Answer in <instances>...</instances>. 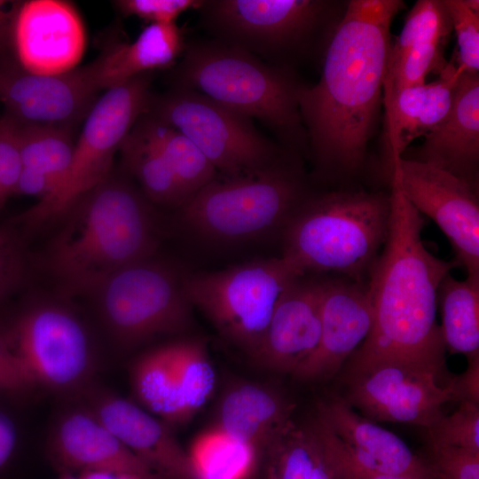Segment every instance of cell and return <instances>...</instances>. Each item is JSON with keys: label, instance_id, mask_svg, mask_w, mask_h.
I'll list each match as a JSON object with an SVG mask.
<instances>
[{"label": "cell", "instance_id": "obj_39", "mask_svg": "<svg viewBox=\"0 0 479 479\" xmlns=\"http://www.w3.org/2000/svg\"><path fill=\"white\" fill-rule=\"evenodd\" d=\"M18 128L8 118H0V209L14 194L21 171Z\"/></svg>", "mask_w": 479, "mask_h": 479}, {"label": "cell", "instance_id": "obj_12", "mask_svg": "<svg viewBox=\"0 0 479 479\" xmlns=\"http://www.w3.org/2000/svg\"><path fill=\"white\" fill-rule=\"evenodd\" d=\"M35 387L80 394L96 368L89 333L74 311L53 302L34 304L4 332Z\"/></svg>", "mask_w": 479, "mask_h": 479}, {"label": "cell", "instance_id": "obj_38", "mask_svg": "<svg viewBox=\"0 0 479 479\" xmlns=\"http://www.w3.org/2000/svg\"><path fill=\"white\" fill-rule=\"evenodd\" d=\"M26 257L20 240L9 226L0 224V303L22 283Z\"/></svg>", "mask_w": 479, "mask_h": 479}, {"label": "cell", "instance_id": "obj_7", "mask_svg": "<svg viewBox=\"0 0 479 479\" xmlns=\"http://www.w3.org/2000/svg\"><path fill=\"white\" fill-rule=\"evenodd\" d=\"M336 6L326 0H203L197 11L211 39L289 67L334 27Z\"/></svg>", "mask_w": 479, "mask_h": 479}, {"label": "cell", "instance_id": "obj_30", "mask_svg": "<svg viewBox=\"0 0 479 479\" xmlns=\"http://www.w3.org/2000/svg\"><path fill=\"white\" fill-rule=\"evenodd\" d=\"M139 120L168 161L186 201L216 177L214 166L185 135L157 122L146 113Z\"/></svg>", "mask_w": 479, "mask_h": 479}, {"label": "cell", "instance_id": "obj_34", "mask_svg": "<svg viewBox=\"0 0 479 479\" xmlns=\"http://www.w3.org/2000/svg\"><path fill=\"white\" fill-rule=\"evenodd\" d=\"M452 22L443 0H419L406 16L399 36L390 46L388 66L407 51L433 41H447Z\"/></svg>", "mask_w": 479, "mask_h": 479}, {"label": "cell", "instance_id": "obj_21", "mask_svg": "<svg viewBox=\"0 0 479 479\" xmlns=\"http://www.w3.org/2000/svg\"><path fill=\"white\" fill-rule=\"evenodd\" d=\"M48 446L51 459L61 472H154L123 446L82 404L68 407L57 416Z\"/></svg>", "mask_w": 479, "mask_h": 479}, {"label": "cell", "instance_id": "obj_40", "mask_svg": "<svg viewBox=\"0 0 479 479\" xmlns=\"http://www.w3.org/2000/svg\"><path fill=\"white\" fill-rule=\"evenodd\" d=\"M125 16H136L150 24L175 23L183 12L198 10L203 0H119L114 2Z\"/></svg>", "mask_w": 479, "mask_h": 479}, {"label": "cell", "instance_id": "obj_29", "mask_svg": "<svg viewBox=\"0 0 479 479\" xmlns=\"http://www.w3.org/2000/svg\"><path fill=\"white\" fill-rule=\"evenodd\" d=\"M442 337L445 349L467 357L479 354V284L448 274L441 282Z\"/></svg>", "mask_w": 479, "mask_h": 479}, {"label": "cell", "instance_id": "obj_10", "mask_svg": "<svg viewBox=\"0 0 479 479\" xmlns=\"http://www.w3.org/2000/svg\"><path fill=\"white\" fill-rule=\"evenodd\" d=\"M92 294L105 327L124 349L185 333L193 325L183 279L152 257L116 271Z\"/></svg>", "mask_w": 479, "mask_h": 479}, {"label": "cell", "instance_id": "obj_11", "mask_svg": "<svg viewBox=\"0 0 479 479\" xmlns=\"http://www.w3.org/2000/svg\"><path fill=\"white\" fill-rule=\"evenodd\" d=\"M150 84V73L140 75L98 98L75 143L62 186L46 204L33 205L14 217L15 224L32 228L59 219L81 196L112 174L114 153L147 111L152 98Z\"/></svg>", "mask_w": 479, "mask_h": 479}, {"label": "cell", "instance_id": "obj_6", "mask_svg": "<svg viewBox=\"0 0 479 479\" xmlns=\"http://www.w3.org/2000/svg\"><path fill=\"white\" fill-rule=\"evenodd\" d=\"M294 159L262 172L216 176L179 208L186 226L219 242H240L283 231L310 193Z\"/></svg>", "mask_w": 479, "mask_h": 479}, {"label": "cell", "instance_id": "obj_19", "mask_svg": "<svg viewBox=\"0 0 479 479\" xmlns=\"http://www.w3.org/2000/svg\"><path fill=\"white\" fill-rule=\"evenodd\" d=\"M323 279L305 274L287 286L254 361L270 371L294 375L309 359L320 337Z\"/></svg>", "mask_w": 479, "mask_h": 479}, {"label": "cell", "instance_id": "obj_33", "mask_svg": "<svg viewBox=\"0 0 479 479\" xmlns=\"http://www.w3.org/2000/svg\"><path fill=\"white\" fill-rule=\"evenodd\" d=\"M169 343L177 391L188 421L214 392L215 368L202 340L188 337Z\"/></svg>", "mask_w": 479, "mask_h": 479}, {"label": "cell", "instance_id": "obj_3", "mask_svg": "<svg viewBox=\"0 0 479 479\" xmlns=\"http://www.w3.org/2000/svg\"><path fill=\"white\" fill-rule=\"evenodd\" d=\"M151 203L113 174L81 196L61 216L49 247L54 277L67 291L93 294L116 271L153 257L158 232Z\"/></svg>", "mask_w": 479, "mask_h": 479}, {"label": "cell", "instance_id": "obj_43", "mask_svg": "<svg viewBox=\"0 0 479 479\" xmlns=\"http://www.w3.org/2000/svg\"><path fill=\"white\" fill-rule=\"evenodd\" d=\"M319 420L322 423L327 442L334 453L340 479H426L408 475L380 473L366 470L358 467L342 453L334 443L331 431L323 420L321 419Z\"/></svg>", "mask_w": 479, "mask_h": 479}, {"label": "cell", "instance_id": "obj_9", "mask_svg": "<svg viewBox=\"0 0 479 479\" xmlns=\"http://www.w3.org/2000/svg\"><path fill=\"white\" fill-rule=\"evenodd\" d=\"M148 115L188 137L224 177L256 174L293 159L274 144L252 120L197 91L173 87L151 98Z\"/></svg>", "mask_w": 479, "mask_h": 479}, {"label": "cell", "instance_id": "obj_46", "mask_svg": "<svg viewBox=\"0 0 479 479\" xmlns=\"http://www.w3.org/2000/svg\"><path fill=\"white\" fill-rule=\"evenodd\" d=\"M114 479H168L156 472L137 473V472H121L114 474Z\"/></svg>", "mask_w": 479, "mask_h": 479}, {"label": "cell", "instance_id": "obj_31", "mask_svg": "<svg viewBox=\"0 0 479 479\" xmlns=\"http://www.w3.org/2000/svg\"><path fill=\"white\" fill-rule=\"evenodd\" d=\"M16 126L21 169L42 173L56 185V191L48 201L35 204L44 205L57 194L67 177L75 147L71 130L50 126Z\"/></svg>", "mask_w": 479, "mask_h": 479}, {"label": "cell", "instance_id": "obj_24", "mask_svg": "<svg viewBox=\"0 0 479 479\" xmlns=\"http://www.w3.org/2000/svg\"><path fill=\"white\" fill-rule=\"evenodd\" d=\"M294 404L274 387L238 381L223 393L213 427L256 449L262 455L293 418Z\"/></svg>", "mask_w": 479, "mask_h": 479}, {"label": "cell", "instance_id": "obj_45", "mask_svg": "<svg viewBox=\"0 0 479 479\" xmlns=\"http://www.w3.org/2000/svg\"><path fill=\"white\" fill-rule=\"evenodd\" d=\"M15 4L16 2L0 0V59L11 48Z\"/></svg>", "mask_w": 479, "mask_h": 479}, {"label": "cell", "instance_id": "obj_42", "mask_svg": "<svg viewBox=\"0 0 479 479\" xmlns=\"http://www.w3.org/2000/svg\"><path fill=\"white\" fill-rule=\"evenodd\" d=\"M20 429L14 415L0 404V479H4L20 449Z\"/></svg>", "mask_w": 479, "mask_h": 479}, {"label": "cell", "instance_id": "obj_37", "mask_svg": "<svg viewBox=\"0 0 479 479\" xmlns=\"http://www.w3.org/2000/svg\"><path fill=\"white\" fill-rule=\"evenodd\" d=\"M430 448L436 479H479V452L433 443Z\"/></svg>", "mask_w": 479, "mask_h": 479}, {"label": "cell", "instance_id": "obj_36", "mask_svg": "<svg viewBox=\"0 0 479 479\" xmlns=\"http://www.w3.org/2000/svg\"><path fill=\"white\" fill-rule=\"evenodd\" d=\"M430 443L479 452V404L460 401L449 415H443L427 428Z\"/></svg>", "mask_w": 479, "mask_h": 479}, {"label": "cell", "instance_id": "obj_2", "mask_svg": "<svg viewBox=\"0 0 479 479\" xmlns=\"http://www.w3.org/2000/svg\"><path fill=\"white\" fill-rule=\"evenodd\" d=\"M390 221L386 242L366 282L373 309L371 330L344 365L342 376L385 363L442 370L445 346L436 320L443 279L460 266L433 255L421 238L422 216L390 177Z\"/></svg>", "mask_w": 479, "mask_h": 479}, {"label": "cell", "instance_id": "obj_26", "mask_svg": "<svg viewBox=\"0 0 479 479\" xmlns=\"http://www.w3.org/2000/svg\"><path fill=\"white\" fill-rule=\"evenodd\" d=\"M264 479H340L335 459L316 415L289 420L263 454Z\"/></svg>", "mask_w": 479, "mask_h": 479}, {"label": "cell", "instance_id": "obj_23", "mask_svg": "<svg viewBox=\"0 0 479 479\" xmlns=\"http://www.w3.org/2000/svg\"><path fill=\"white\" fill-rule=\"evenodd\" d=\"M461 75L457 65L450 61L436 80L384 96L390 176L393 158L400 157L414 139L425 137L447 116Z\"/></svg>", "mask_w": 479, "mask_h": 479}, {"label": "cell", "instance_id": "obj_16", "mask_svg": "<svg viewBox=\"0 0 479 479\" xmlns=\"http://www.w3.org/2000/svg\"><path fill=\"white\" fill-rule=\"evenodd\" d=\"M86 46L82 20L63 0L16 2L11 48L16 63L36 75H59L75 68Z\"/></svg>", "mask_w": 479, "mask_h": 479}, {"label": "cell", "instance_id": "obj_32", "mask_svg": "<svg viewBox=\"0 0 479 479\" xmlns=\"http://www.w3.org/2000/svg\"><path fill=\"white\" fill-rule=\"evenodd\" d=\"M187 452L197 479H241L262 458L254 447L215 427L199 435Z\"/></svg>", "mask_w": 479, "mask_h": 479}, {"label": "cell", "instance_id": "obj_1", "mask_svg": "<svg viewBox=\"0 0 479 479\" xmlns=\"http://www.w3.org/2000/svg\"><path fill=\"white\" fill-rule=\"evenodd\" d=\"M400 0H350L328 35L318 83L302 85L298 106L322 176L349 177L362 167L378 112Z\"/></svg>", "mask_w": 479, "mask_h": 479}, {"label": "cell", "instance_id": "obj_22", "mask_svg": "<svg viewBox=\"0 0 479 479\" xmlns=\"http://www.w3.org/2000/svg\"><path fill=\"white\" fill-rule=\"evenodd\" d=\"M424 137L412 157L406 159L432 164L478 187V74L460 75L449 114Z\"/></svg>", "mask_w": 479, "mask_h": 479}, {"label": "cell", "instance_id": "obj_20", "mask_svg": "<svg viewBox=\"0 0 479 479\" xmlns=\"http://www.w3.org/2000/svg\"><path fill=\"white\" fill-rule=\"evenodd\" d=\"M317 415L350 461L371 471L436 479L428 462L391 431L356 412L342 396L318 404Z\"/></svg>", "mask_w": 479, "mask_h": 479}, {"label": "cell", "instance_id": "obj_28", "mask_svg": "<svg viewBox=\"0 0 479 479\" xmlns=\"http://www.w3.org/2000/svg\"><path fill=\"white\" fill-rule=\"evenodd\" d=\"M119 150L125 169L152 203L178 208L185 203L186 198L168 161L139 119Z\"/></svg>", "mask_w": 479, "mask_h": 479}, {"label": "cell", "instance_id": "obj_27", "mask_svg": "<svg viewBox=\"0 0 479 479\" xmlns=\"http://www.w3.org/2000/svg\"><path fill=\"white\" fill-rule=\"evenodd\" d=\"M129 376L137 404L169 426L186 422L177 391L169 342L137 356L130 366Z\"/></svg>", "mask_w": 479, "mask_h": 479}, {"label": "cell", "instance_id": "obj_4", "mask_svg": "<svg viewBox=\"0 0 479 479\" xmlns=\"http://www.w3.org/2000/svg\"><path fill=\"white\" fill-rule=\"evenodd\" d=\"M390 210L381 192H310L281 232V256L302 274L365 281L386 242Z\"/></svg>", "mask_w": 479, "mask_h": 479}, {"label": "cell", "instance_id": "obj_47", "mask_svg": "<svg viewBox=\"0 0 479 479\" xmlns=\"http://www.w3.org/2000/svg\"><path fill=\"white\" fill-rule=\"evenodd\" d=\"M114 474L106 470L89 469L80 472L78 479H114Z\"/></svg>", "mask_w": 479, "mask_h": 479}, {"label": "cell", "instance_id": "obj_18", "mask_svg": "<svg viewBox=\"0 0 479 479\" xmlns=\"http://www.w3.org/2000/svg\"><path fill=\"white\" fill-rule=\"evenodd\" d=\"M373 309L366 280L324 278L318 344L294 376L304 381L332 378L367 337Z\"/></svg>", "mask_w": 479, "mask_h": 479}, {"label": "cell", "instance_id": "obj_44", "mask_svg": "<svg viewBox=\"0 0 479 479\" xmlns=\"http://www.w3.org/2000/svg\"><path fill=\"white\" fill-rule=\"evenodd\" d=\"M467 366L458 376L451 378L454 390L460 401H471L479 404V354L467 357Z\"/></svg>", "mask_w": 479, "mask_h": 479}, {"label": "cell", "instance_id": "obj_17", "mask_svg": "<svg viewBox=\"0 0 479 479\" xmlns=\"http://www.w3.org/2000/svg\"><path fill=\"white\" fill-rule=\"evenodd\" d=\"M80 395L112 435L153 471L168 479H197L190 455L169 425L136 401L90 385Z\"/></svg>", "mask_w": 479, "mask_h": 479}, {"label": "cell", "instance_id": "obj_41", "mask_svg": "<svg viewBox=\"0 0 479 479\" xmlns=\"http://www.w3.org/2000/svg\"><path fill=\"white\" fill-rule=\"evenodd\" d=\"M35 387L4 333L0 330V397H18Z\"/></svg>", "mask_w": 479, "mask_h": 479}, {"label": "cell", "instance_id": "obj_13", "mask_svg": "<svg viewBox=\"0 0 479 479\" xmlns=\"http://www.w3.org/2000/svg\"><path fill=\"white\" fill-rule=\"evenodd\" d=\"M442 370L385 363L342 376L345 401L373 421L401 422L426 428L444 415L443 406L458 402L449 379L440 383Z\"/></svg>", "mask_w": 479, "mask_h": 479}, {"label": "cell", "instance_id": "obj_14", "mask_svg": "<svg viewBox=\"0 0 479 479\" xmlns=\"http://www.w3.org/2000/svg\"><path fill=\"white\" fill-rule=\"evenodd\" d=\"M391 173L411 205L450 240L467 279L479 284L478 187L441 168L403 157L392 160Z\"/></svg>", "mask_w": 479, "mask_h": 479}, {"label": "cell", "instance_id": "obj_25", "mask_svg": "<svg viewBox=\"0 0 479 479\" xmlns=\"http://www.w3.org/2000/svg\"><path fill=\"white\" fill-rule=\"evenodd\" d=\"M185 46L184 32L176 22L153 23L132 43L108 46L90 65L100 90H107L137 75L175 66Z\"/></svg>", "mask_w": 479, "mask_h": 479}, {"label": "cell", "instance_id": "obj_8", "mask_svg": "<svg viewBox=\"0 0 479 479\" xmlns=\"http://www.w3.org/2000/svg\"><path fill=\"white\" fill-rule=\"evenodd\" d=\"M302 275L280 256L192 274L183 279V288L192 307L254 358L280 295Z\"/></svg>", "mask_w": 479, "mask_h": 479}, {"label": "cell", "instance_id": "obj_35", "mask_svg": "<svg viewBox=\"0 0 479 479\" xmlns=\"http://www.w3.org/2000/svg\"><path fill=\"white\" fill-rule=\"evenodd\" d=\"M458 42V71H479V1L443 0Z\"/></svg>", "mask_w": 479, "mask_h": 479}, {"label": "cell", "instance_id": "obj_15", "mask_svg": "<svg viewBox=\"0 0 479 479\" xmlns=\"http://www.w3.org/2000/svg\"><path fill=\"white\" fill-rule=\"evenodd\" d=\"M100 91L90 64L59 75H36L4 59L0 64V102L18 126L71 130L86 118Z\"/></svg>", "mask_w": 479, "mask_h": 479}, {"label": "cell", "instance_id": "obj_48", "mask_svg": "<svg viewBox=\"0 0 479 479\" xmlns=\"http://www.w3.org/2000/svg\"><path fill=\"white\" fill-rule=\"evenodd\" d=\"M59 479H78L77 476L72 475V473L68 472H61V475Z\"/></svg>", "mask_w": 479, "mask_h": 479}, {"label": "cell", "instance_id": "obj_5", "mask_svg": "<svg viewBox=\"0 0 479 479\" xmlns=\"http://www.w3.org/2000/svg\"><path fill=\"white\" fill-rule=\"evenodd\" d=\"M173 87L199 92L250 120L256 119L294 147L306 134L298 106V82L290 67L269 64L214 39L186 43Z\"/></svg>", "mask_w": 479, "mask_h": 479}]
</instances>
